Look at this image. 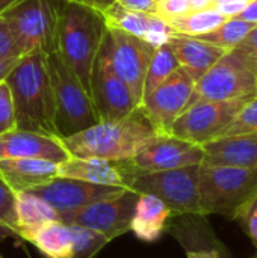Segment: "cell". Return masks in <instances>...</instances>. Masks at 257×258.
<instances>
[{
    "instance_id": "1",
    "label": "cell",
    "mask_w": 257,
    "mask_h": 258,
    "mask_svg": "<svg viewBox=\"0 0 257 258\" xmlns=\"http://www.w3.org/2000/svg\"><path fill=\"white\" fill-rule=\"evenodd\" d=\"M5 82L14 103L15 128L58 138L47 54L41 50L23 54L5 77Z\"/></svg>"
},
{
    "instance_id": "2",
    "label": "cell",
    "mask_w": 257,
    "mask_h": 258,
    "mask_svg": "<svg viewBox=\"0 0 257 258\" xmlns=\"http://www.w3.org/2000/svg\"><path fill=\"white\" fill-rule=\"evenodd\" d=\"M159 135L144 110L136 107L120 121L98 122L83 132L61 139L70 157L130 160Z\"/></svg>"
},
{
    "instance_id": "3",
    "label": "cell",
    "mask_w": 257,
    "mask_h": 258,
    "mask_svg": "<svg viewBox=\"0 0 257 258\" xmlns=\"http://www.w3.org/2000/svg\"><path fill=\"white\" fill-rule=\"evenodd\" d=\"M56 53L89 94L91 70L106 32L105 18L95 9L65 0H56Z\"/></svg>"
},
{
    "instance_id": "4",
    "label": "cell",
    "mask_w": 257,
    "mask_h": 258,
    "mask_svg": "<svg viewBox=\"0 0 257 258\" xmlns=\"http://www.w3.org/2000/svg\"><path fill=\"white\" fill-rule=\"evenodd\" d=\"M257 200V169L200 165V216L220 215L241 222Z\"/></svg>"
},
{
    "instance_id": "5",
    "label": "cell",
    "mask_w": 257,
    "mask_h": 258,
    "mask_svg": "<svg viewBox=\"0 0 257 258\" xmlns=\"http://www.w3.org/2000/svg\"><path fill=\"white\" fill-rule=\"evenodd\" d=\"M256 95L257 79L253 54L235 47L226 51L195 82L188 107L198 101L244 100L254 98Z\"/></svg>"
},
{
    "instance_id": "6",
    "label": "cell",
    "mask_w": 257,
    "mask_h": 258,
    "mask_svg": "<svg viewBox=\"0 0 257 258\" xmlns=\"http://www.w3.org/2000/svg\"><path fill=\"white\" fill-rule=\"evenodd\" d=\"M47 71L55 98V125L64 139L98 124L91 95L55 51L47 54Z\"/></svg>"
},
{
    "instance_id": "7",
    "label": "cell",
    "mask_w": 257,
    "mask_h": 258,
    "mask_svg": "<svg viewBox=\"0 0 257 258\" xmlns=\"http://www.w3.org/2000/svg\"><path fill=\"white\" fill-rule=\"evenodd\" d=\"M0 18L9 24L24 53L41 50L50 54L58 50L56 0H21Z\"/></svg>"
},
{
    "instance_id": "8",
    "label": "cell",
    "mask_w": 257,
    "mask_h": 258,
    "mask_svg": "<svg viewBox=\"0 0 257 258\" xmlns=\"http://www.w3.org/2000/svg\"><path fill=\"white\" fill-rule=\"evenodd\" d=\"M200 165L173 171L141 172L130 190L159 198L173 215H200L198 204Z\"/></svg>"
},
{
    "instance_id": "9",
    "label": "cell",
    "mask_w": 257,
    "mask_h": 258,
    "mask_svg": "<svg viewBox=\"0 0 257 258\" xmlns=\"http://www.w3.org/2000/svg\"><path fill=\"white\" fill-rule=\"evenodd\" d=\"M20 239L32 243L45 258H92L109 243L100 233L62 222L44 224Z\"/></svg>"
},
{
    "instance_id": "10",
    "label": "cell",
    "mask_w": 257,
    "mask_h": 258,
    "mask_svg": "<svg viewBox=\"0 0 257 258\" xmlns=\"http://www.w3.org/2000/svg\"><path fill=\"white\" fill-rule=\"evenodd\" d=\"M89 94L100 122L120 121L139 107L136 106L127 85L112 68L105 36L91 70Z\"/></svg>"
},
{
    "instance_id": "11",
    "label": "cell",
    "mask_w": 257,
    "mask_h": 258,
    "mask_svg": "<svg viewBox=\"0 0 257 258\" xmlns=\"http://www.w3.org/2000/svg\"><path fill=\"white\" fill-rule=\"evenodd\" d=\"M250 100L251 98L194 103L174 121L170 135L203 145L220 138Z\"/></svg>"
},
{
    "instance_id": "12",
    "label": "cell",
    "mask_w": 257,
    "mask_h": 258,
    "mask_svg": "<svg viewBox=\"0 0 257 258\" xmlns=\"http://www.w3.org/2000/svg\"><path fill=\"white\" fill-rule=\"evenodd\" d=\"M105 38L112 68L127 85L136 106H141L144 80L156 47L141 38L112 27H106Z\"/></svg>"
},
{
    "instance_id": "13",
    "label": "cell",
    "mask_w": 257,
    "mask_h": 258,
    "mask_svg": "<svg viewBox=\"0 0 257 258\" xmlns=\"http://www.w3.org/2000/svg\"><path fill=\"white\" fill-rule=\"evenodd\" d=\"M139 194L124 190L115 198H109L80 210L59 213L58 222L65 225H77L103 234L109 242L130 231V222Z\"/></svg>"
},
{
    "instance_id": "14",
    "label": "cell",
    "mask_w": 257,
    "mask_h": 258,
    "mask_svg": "<svg viewBox=\"0 0 257 258\" xmlns=\"http://www.w3.org/2000/svg\"><path fill=\"white\" fill-rule=\"evenodd\" d=\"M195 80L183 70L177 68L158 88L141 101V109L159 135H170L171 125L188 107Z\"/></svg>"
},
{
    "instance_id": "15",
    "label": "cell",
    "mask_w": 257,
    "mask_h": 258,
    "mask_svg": "<svg viewBox=\"0 0 257 258\" xmlns=\"http://www.w3.org/2000/svg\"><path fill=\"white\" fill-rule=\"evenodd\" d=\"M127 189L112 187V186H98L74 178L55 177L42 186L32 189L30 194L45 201L59 213L80 210L91 204L115 198Z\"/></svg>"
},
{
    "instance_id": "16",
    "label": "cell",
    "mask_w": 257,
    "mask_h": 258,
    "mask_svg": "<svg viewBox=\"0 0 257 258\" xmlns=\"http://www.w3.org/2000/svg\"><path fill=\"white\" fill-rule=\"evenodd\" d=\"M132 162L141 172L173 171L201 165L203 148L173 135H156L139 150Z\"/></svg>"
},
{
    "instance_id": "17",
    "label": "cell",
    "mask_w": 257,
    "mask_h": 258,
    "mask_svg": "<svg viewBox=\"0 0 257 258\" xmlns=\"http://www.w3.org/2000/svg\"><path fill=\"white\" fill-rule=\"evenodd\" d=\"M141 171L130 160H106V159H77L70 157L68 160L58 165V175L74 178L98 186H112L129 189L139 175Z\"/></svg>"
},
{
    "instance_id": "18",
    "label": "cell",
    "mask_w": 257,
    "mask_h": 258,
    "mask_svg": "<svg viewBox=\"0 0 257 258\" xmlns=\"http://www.w3.org/2000/svg\"><path fill=\"white\" fill-rule=\"evenodd\" d=\"M5 159H41L59 165L70 154L59 138L15 128L0 135V160Z\"/></svg>"
},
{
    "instance_id": "19",
    "label": "cell",
    "mask_w": 257,
    "mask_h": 258,
    "mask_svg": "<svg viewBox=\"0 0 257 258\" xmlns=\"http://www.w3.org/2000/svg\"><path fill=\"white\" fill-rule=\"evenodd\" d=\"M203 165L257 169V132L221 136L201 145Z\"/></svg>"
},
{
    "instance_id": "20",
    "label": "cell",
    "mask_w": 257,
    "mask_h": 258,
    "mask_svg": "<svg viewBox=\"0 0 257 258\" xmlns=\"http://www.w3.org/2000/svg\"><path fill=\"white\" fill-rule=\"evenodd\" d=\"M101 15L105 18L106 27L130 33L153 44L155 47L167 44L170 36L174 35L173 29L158 15L129 11L120 6L117 2H114L108 9H105Z\"/></svg>"
},
{
    "instance_id": "21",
    "label": "cell",
    "mask_w": 257,
    "mask_h": 258,
    "mask_svg": "<svg viewBox=\"0 0 257 258\" xmlns=\"http://www.w3.org/2000/svg\"><path fill=\"white\" fill-rule=\"evenodd\" d=\"M58 177V163L41 159L0 160V178L12 192H30Z\"/></svg>"
},
{
    "instance_id": "22",
    "label": "cell",
    "mask_w": 257,
    "mask_h": 258,
    "mask_svg": "<svg viewBox=\"0 0 257 258\" xmlns=\"http://www.w3.org/2000/svg\"><path fill=\"white\" fill-rule=\"evenodd\" d=\"M168 47L174 53L180 68H183L195 82L226 53V50L201 41L194 36L174 33L167 41Z\"/></svg>"
},
{
    "instance_id": "23",
    "label": "cell",
    "mask_w": 257,
    "mask_h": 258,
    "mask_svg": "<svg viewBox=\"0 0 257 258\" xmlns=\"http://www.w3.org/2000/svg\"><path fill=\"white\" fill-rule=\"evenodd\" d=\"M171 210L156 197L139 194L130 222V231L142 242H155L165 231Z\"/></svg>"
},
{
    "instance_id": "24",
    "label": "cell",
    "mask_w": 257,
    "mask_h": 258,
    "mask_svg": "<svg viewBox=\"0 0 257 258\" xmlns=\"http://www.w3.org/2000/svg\"><path fill=\"white\" fill-rule=\"evenodd\" d=\"M15 213L18 237L23 233L32 231L44 224L58 222V212L30 192L17 194Z\"/></svg>"
},
{
    "instance_id": "25",
    "label": "cell",
    "mask_w": 257,
    "mask_h": 258,
    "mask_svg": "<svg viewBox=\"0 0 257 258\" xmlns=\"http://www.w3.org/2000/svg\"><path fill=\"white\" fill-rule=\"evenodd\" d=\"M226 20L227 18L224 15L217 12L214 8H209V9L191 11L182 17L173 18L165 23L173 29L174 33L198 38L201 35H206V33L215 30Z\"/></svg>"
},
{
    "instance_id": "26",
    "label": "cell",
    "mask_w": 257,
    "mask_h": 258,
    "mask_svg": "<svg viewBox=\"0 0 257 258\" xmlns=\"http://www.w3.org/2000/svg\"><path fill=\"white\" fill-rule=\"evenodd\" d=\"M256 24L238 20V18H227L221 26H218L215 30L198 36V39L211 42L226 51L238 47L241 44V41L253 30Z\"/></svg>"
},
{
    "instance_id": "27",
    "label": "cell",
    "mask_w": 257,
    "mask_h": 258,
    "mask_svg": "<svg viewBox=\"0 0 257 258\" xmlns=\"http://www.w3.org/2000/svg\"><path fill=\"white\" fill-rule=\"evenodd\" d=\"M179 67L180 65H179L174 53L168 47V44H162V45L156 47V51H155V54L151 57V62L148 65L147 76H145V80H144V95H142V98L145 95H148L155 88H158Z\"/></svg>"
},
{
    "instance_id": "28",
    "label": "cell",
    "mask_w": 257,
    "mask_h": 258,
    "mask_svg": "<svg viewBox=\"0 0 257 258\" xmlns=\"http://www.w3.org/2000/svg\"><path fill=\"white\" fill-rule=\"evenodd\" d=\"M254 132H257V95L242 107V110L238 113V116L232 121V124L224 130L221 136L244 135Z\"/></svg>"
},
{
    "instance_id": "29",
    "label": "cell",
    "mask_w": 257,
    "mask_h": 258,
    "mask_svg": "<svg viewBox=\"0 0 257 258\" xmlns=\"http://www.w3.org/2000/svg\"><path fill=\"white\" fill-rule=\"evenodd\" d=\"M15 203H17V194L12 192L11 187L0 178V225L11 227L17 231Z\"/></svg>"
},
{
    "instance_id": "30",
    "label": "cell",
    "mask_w": 257,
    "mask_h": 258,
    "mask_svg": "<svg viewBox=\"0 0 257 258\" xmlns=\"http://www.w3.org/2000/svg\"><path fill=\"white\" fill-rule=\"evenodd\" d=\"M15 130V112L11 91L5 80L0 82V135Z\"/></svg>"
},
{
    "instance_id": "31",
    "label": "cell",
    "mask_w": 257,
    "mask_h": 258,
    "mask_svg": "<svg viewBox=\"0 0 257 258\" xmlns=\"http://www.w3.org/2000/svg\"><path fill=\"white\" fill-rule=\"evenodd\" d=\"M24 53L18 38L9 27V24L0 18V59L21 57Z\"/></svg>"
},
{
    "instance_id": "32",
    "label": "cell",
    "mask_w": 257,
    "mask_h": 258,
    "mask_svg": "<svg viewBox=\"0 0 257 258\" xmlns=\"http://www.w3.org/2000/svg\"><path fill=\"white\" fill-rule=\"evenodd\" d=\"M188 12H191L189 0H158L156 3V15L164 21H170Z\"/></svg>"
},
{
    "instance_id": "33",
    "label": "cell",
    "mask_w": 257,
    "mask_h": 258,
    "mask_svg": "<svg viewBox=\"0 0 257 258\" xmlns=\"http://www.w3.org/2000/svg\"><path fill=\"white\" fill-rule=\"evenodd\" d=\"M120 6L135 11V12H142V14H153L156 15V3L158 0H115Z\"/></svg>"
},
{
    "instance_id": "34",
    "label": "cell",
    "mask_w": 257,
    "mask_h": 258,
    "mask_svg": "<svg viewBox=\"0 0 257 258\" xmlns=\"http://www.w3.org/2000/svg\"><path fill=\"white\" fill-rule=\"evenodd\" d=\"M239 224L242 225V228L245 230V233L248 234V237L251 239V242L257 248V200L251 204L245 218Z\"/></svg>"
},
{
    "instance_id": "35",
    "label": "cell",
    "mask_w": 257,
    "mask_h": 258,
    "mask_svg": "<svg viewBox=\"0 0 257 258\" xmlns=\"http://www.w3.org/2000/svg\"><path fill=\"white\" fill-rule=\"evenodd\" d=\"M251 0H224L223 3L217 5L214 9L217 12H220L221 15H224L226 18H233L236 17L241 11H244V8L250 3Z\"/></svg>"
},
{
    "instance_id": "36",
    "label": "cell",
    "mask_w": 257,
    "mask_h": 258,
    "mask_svg": "<svg viewBox=\"0 0 257 258\" xmlns=\"http://www.w3.org/2000/svg\"><path fill=\"white\" fill-rule=\"evenodd\" d=\"M238 48H241L250 54H257V26H254L253 30L241 41Z\"/></svg>"
},
{
    "instance_id": "37",
    "label": "cell",
    "mask_w": 257,
    "mask_h": 258,
    "mask_svg": "<svg viewBox=\"0 0 257 258\" xmlns=\"http://www.w3.org/2000/svg\"><path fill=\"white\" fill-rule=\"evenodd\" d=\"M235 18L242 20V21H247V23H251V24H256L257 26V0H251L244 8V11H241Z\"/></svg>"
},
{
    "instance_id": "38",
    "label": "cell",
    "mask_w": 257,
    "mask_h": 258,
    "mask_svg": "<svg viewBox=\"0 0 257 258\" xmlns=\"http://www.w3.org/2000/svg\"><path fill=\"white\" fill-rule=\"evenodd\" d=\"M65 2L76 3V5H80V6H86V8L95 9V11H98V12H103V11L108 9L115 0H65Z\"/></svg>"
},
{
    "instance_id": "39",
    "label": "cell",
    "mask_w": 257,
    "mask_h": 258,
    "mask_svg": "<svg viewBox=\"0 0 257 258\" xmlns=\"http://www.w3.org/2000/svg\"><path fill=\"white\" fill-rule=\"evenodd\" d=\"M186 258H223L215 249H191L186 252Z\"/></svg>"
},
{
    "instance_id": "40",
    "label": "cell",
    "mask_w": 257,
    "mask_h": 258,
    "mask_svg": "<svg viewBox=\"0 0 257 258\" xmlns=\"http://www.w3.org/2000/svg\"><path fill=\"white\" fill-rule=\"evenodd\" d=\"M20 57H9V59H0V82L5 80V77L9 74V71L14 68Z\"/></svg>"
},
{
    "instance_id": "41",
    "label": "cell",
    "mask_w": 257,
    "mask_h": 258,
    "mask_svg": "<svg viewBox=\"0 0 257 258\" xmlns=\"http://www.w3.org/2000/svg\"><path fill=\"white\" fill-rule=\"evenodd\" d=\"M8 237H18V234L14 228L6 227V225H0V242L8 239Z\"/></svg>"
},
{
    "instance_id": "42",
    "label": "cell",
    "mask_w": 257,
    "mask_h": 258,
    "mask_svg": "<svg viewBox=\"0 0 257 258\" xmlns=\"http://www.w3.org/2000/svg\"><path fill=\"white\" fill-rule=\"evenodd\" d=\"M18 2H21V0H0V17H2L8 9H11L14 5H17Z\"/></svg>"
},
{
    "instance_id": "43",
    "label": "cell",
    "mask_w": 257,
    "mask_h": 258,
    "mask_svg": "<svg viewBox=\"0 0 257 258\" xmlns=\"http://www.w3.org/2000/svg\"><path fill=\"white\" fill-rule=\"evenodd\" d=\"M253 62H254V71H256V79H257V54H253Z\"/></svg>"
},
{
    "instance_id": "44",
    "label": "cell",
    "mask_w": 257,
    "mask_h": 258,
    "mask_svg": "<svg viewBox=\"0 0 257 258\" xmlns=\"http://www.w3.org/2000/svg\"><path fill=\"white\" fill-rule=\"evenodd\" d=\"M253 258H257V254H256V255H254V257H253Z\"/></svg>"
},
{
    "instance_id": "45",
    "label": "cell",
    "mask_w": 257,
    "mask_h": 258,
    "mask_svg": "<svg viewBox=\"0 0 257 258\" xmlns=\"http://www.w3.org/2000/svg\"><path fill=\"white\" fill-rule=\"evenodd\" d=\"M0 258H3V257H2V255H0Z\"/></svg>"
}]
</instances>
